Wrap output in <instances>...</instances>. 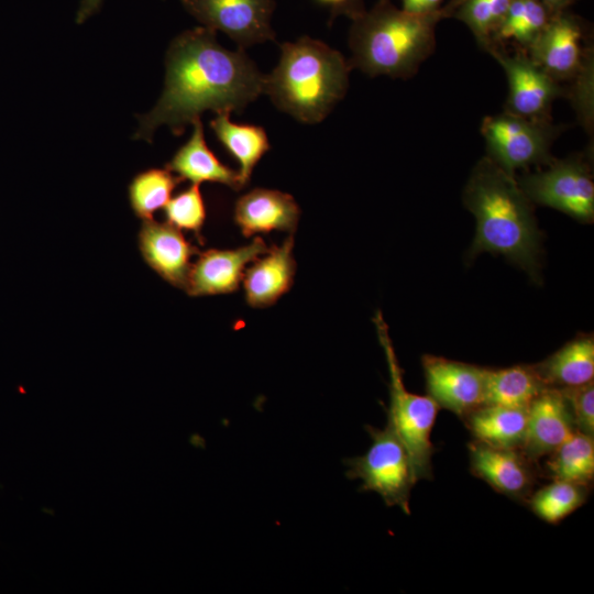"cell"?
<instances>
[{"mask_svg":"<svg viewBox=\"0 0 594 594\" xmlns=\"http://www.w3.org/2000/svg\"><path fill=\"white\" fill-rule=\"evenodd\" d=\"M517 182L532 204L553 208L581 222H593L594 182L588 157H553Z\"/></svg>","mask_w":594,"mask_h":594,"instance_id":"8","label":"cell"},{"mask_svg":"<svg viewBox=\"0 0 594 594\" xmlns=\"http://www.w3.org/2000/svg\"><path fill=\"white\" fill-rule=\"evenodd\" d=\"M351 68L340 52L302 36L280 45L277 66L264 75L263 94L296 120L318 123L344 97Z\"/></svg>","mask_w":594,"mask_h":594,"instance_id":"4","label":"cell"},{"mask_svg":"<svg viewBox=\"0 0 594 594\" xmlns=\"http://www.w3.org/2000/svg\"><path fill=\"white\" fill-rule=\"evenodd\" d=\"M527 53L558 82L574 80L593 61L581 19L568 10L552 15Z\"/></svg>","mask_w":594,"mask_h":594,"instance_id":"11","label":"cell"},{"mask_svg":"<svg viewBox=\"0 0 594 594\" xmlns=\"http://www.w3.org/2000/svg\"><path fill=\"white\" fill-rule=\"evenodd\" d=\"M561 132L552 120L528 119L504 112L485 117L481 133L486 144V156L506 173L541 167L553 157L550 148Z\"/></svg>","mask_w":594,"mask_h":594,"instance_id":"7","label":"cell"},{"mask_svg":"<svg viewBox=\"0 0 594 594\" xmlns=\"http://www.w3.org/2000/svg\"><path fill=\"white\" fill-rule=\"evenodd\" d=\"M267 250L264 240L254 237L251 243L237 249L198 253L184 290L191 297L233 293L242 283L246 267Z\"/></svg>","mask_w":594,"mask_h":594,"instance_id":"14","label":"cell"},{"mask_svg":"<svg viewBox=\"0 0 594 594\" xmlns=\"http://www.w3.org/2000/svg\"><path fill=\"white\" fill-rule=\"evenodd\" d=\"M202 26L227 34L239 48L275 40V0H179Z\"/></svg>","mask_w":594,"mask_h":594,"instance_id":"10","label":"cell"},{"mask_svg":"<svg viewBox=\"0 0 594 594\" xmlns=\"http://www.w3.org/2000/svg\"><path fill=\"white\" fill-rule=\"evenodd\" d=\"M463 202L476 221L469 254H501L539 282L541 233L532 202L516 176L506 173L485 155L468 179Z\"/></svg>","mask_w":594,"mask_h":594,"instance_id":"2","label":"cell"},{"mask_svg":"<svg viewBox=\"0 0 594 594\" xmlns=\"http://www.w3.org/2000/svg\"><path fill=\"white\" fill-rule=\"evenodd\" d=\"M300 208L294 197L280 190L254 188L234 206V221L244 237L271 231L294 233Z\"/></svg>","mask_w":594,"mask_h":594,"instance_id":"18","label":"cell"},{"mask_svg":"<svg viewBox=\"0 0 594 594\" xmlns=\"http://www.w3.org/2000/svg\"><path fill=\"white\" fill-rule=\"evenodd\" d=\"M475 440L492 447L521 449L528 408L482 405L462 418Z\"/></svg>","mask_w":594,"mask_h":594,"instance_id":"21","label":"cell"},{"mask_svg":"<svg viewBox=\"0 0 594 594\" xmlns=\"http://www.w3.org/2000/svg\"><path fill=\"white\" fill-rule=\"evenodd\" d=\"M544 388L534 365L486 369L484 405L527 409Z\"/></svg>","mask_w":594,"mask_h":594,"instance_id":"23","label":"cell"},{"mask_svg":"<svg viewBox=\"0 0 594 594\" xmlns=\"http://www.w3.org/2000/svg\"><path fill=\"white\" fill-rule=\"evenodd\" d=\"M546 8L552 13L557 14L569 9V7L575 0H540Z\"/></svg>","mask_w":594,"mask_h":594,"instance_id":"34","label":"cell"},{"mask_svg":"<svg viewBox=\"0 0 594 594\" xmlns=\"http://www.w3.org/2000/svg\"><path fill=\"white\" fill-rule=\"evenodd\" d=\"M488 52L504 69L508 82L505 111L528 119L552 120L551 107L565 95L560 82L536 65L528 53H509L504 46H490Z\"/></svg>","mask_w":594,"mask_h":594,"instance_id":"9","label":"cell"},{"mask_svg":"<svg viewBox=\"0 0 594 594\" xmlns=\"http://www.w3.org/2000/svg\"><path fill=\"white\" fill-rule=\"evenodd\" d=\"M588 494L590 485L552 480L550 484L532 492L527 503L539 518L558 524L581 507Z\"/></svg>","mask_w":594,"mask_h":594,"instance_id":"27","label":"cell"},{"mask_svg":"<svg viewBox=\"0 0 594 594\" xmlns=\"http://www.w3.org/2000/svg\"><path fill=\"white\" fill-rule=\"evenodd\" d=\"M138 248L144 262L161 278L185 289L191 257L199 252L180 230L168 222L144 220L138 233Z\"/></svg>","mask_w":594,"mask_h":594,"instance_id":"15","label":"cell"},{"mask_svg":"<svg viewBox=\"0 0 594 594\" xmlns=\"http://www.w3.org/2000/svg\"><path fill=\"white\" fill-rule=\"evenodd\" d=\"M371 446L360 457L343 460L348 479L362 481L360 491L381 495L387 506H398L409 514V497L417 482L409 453L387 421L384 429L365 427Z\"/></svg>","mask_w":594,"mask_h":594,"instance_id":"6","label":"cell"},{"mask_svg":"<svg viewBox=\"0 0 594 594\" xmlns=\"http://www.w3.org/2000/svg\"><path fill=\"white\" fill-rule=\"evenodd\" d=\"M546 470L552 480L590 485L594 477V437L575 431L547 455Z\"/></svg>","mask_w":594,"mask_h":594,"instance_id":"25","label":"cell"},{"mask_svg":"<svg viewBox=\"0 0 594 594\" xmlns=\"http://www.w3.org/2000/svg\"><path fill=\"white\" fill-rule=\"evenodd\" d=\"M373 321L389 371L391 399L387 421L392 424L405 444L417 481L431 479V458L435 449L430 435L440 407L430 396L417 395L406 389L388 327L380 310L375 314Z\"/></svg>","mask_w":594,"mask_h":594,"instance_id":"5","label":"cell"},{"mask_svg":"<svg viewBox=\"0 0 594 594\" xmlns=\"http://www.w3.org/2000/svg\"><path fill=\"white\" fill-rule=\"evenodd\" d=\"M552 15L540 0H513L490 46L514 44L517 50L527 52Z\"/></svg>","mask_w":594,"mask_h":594,"instance_id":"24","label":"cell"},{"mask_svg":"<svg viewBox=\"0 0 594 594\" xmlns=\"http://www.w3.org/2000/svg\"><path fill=\"white\" fill-rule=\"evenodd\" d=\"M453 0L440 10L415 14L378 0L355 18L350 29L351 67L369 76H414L436 46V26L451 18Z\"/></svg>","mask_w":594,"mask_h":594,"instance_id":"3","label":"cell"},{"mask_svg":"<svg viewBox=\"0 0 594 594\" xmlns=\"http://www.w3.org/2000/svg\"><path fill=\"white\" fill-rule=\"evenodd\" d=\"M322 6L329 8L331 18L344 14L354 20L361 15L365 9L363 0H317Z\"/></svg>","mask_w":594,"mask_h":594,"instance_id":"31","label":"cell"},{"mask_svg":"<svg viewBox=\"0 0 594 594\" xmlns=\"http://www.w3.org/2000/svg\"><path fill=\"white\" fill-rule=\"evenodd\" d=\"M193 127L190 138L176 151L166 168L195 185L218 183L237 191L242 189L238 172L220 162L208 147L201 120L194 121Z\"/></svg>","mask_w":594,"mask_h":594,"instance_id":"19","label":"cell"},{"mask_svg":"<svg viewBox=\"0 0 594 594\" xmlns=\"http://www.w3.org/2000/svg\"><path fill=\"white\" fill-rule=\"evenodd\" d=\"M513 0H453L451 18L464 23L485 51Z\"/></svg>","mask_w":594,"mask_h":594,"instance_id":"28","label":"cell"},{"mask_svg":"<svg viewBox=\"0 0 594 594\" xmlns=\"http://www.w3.org/2000/svg\"><path fill=\"white\" fill-rule=\"evenodd\" d=\"M217 140L237 160L240 186L244 188L263 155L271 148L265 130L246 123H234L229 112H220L210 121Z\"/></svg>","mask_w":594,"mask_h":594,"instance_id":"22","label":"cell"},{"mask_svg":"<svg viewBox=\"0 0 594 594\" xmlns=\"http://www.w3.org/2000/svg\"><path fill=\"white\" fill-rule=\"evenodd\" d=\"M534 367L547 387L569 388L593 381V336L576 337Z\"/></svg>","mask_w":594,"mask_h":594,"instance_id":"20","label":"cell"},{"mask_svg":"<svg viewBox=\"0 0 594 594\" xmlns=\"http://www.w3.org/2000/svg\"><path fill=\"white\" fill-rule=\"evenodd\" d=\"M566 397L578 431L594 437V384L593 381L569 388H560Z\"/></svg>","mask_w":594,"mask_h":594,"instance_id":"30","label":"cell"},{"mask_svg":"<svg viewBox=\"0 0 594 594\" xmlns=\"http://www.w3.org/2000/svg\"><path fill=\"white\" fill-rule=\"evenodd\" d=\"M103 0H81L79 9L76 15V22L78 24L84 23L90 15L96 13Z\"/></svg>","mask_w":594,"mask_h":594,"instance_id":"33","label":"cell"},{"mask_svg":"<svg viewBox=\"0 0 594 594\" xmlns=\"http://www.w3.org/2000/svg\"><path fill=\"white\" fill-rule=\"evenodd\" d=\"M165 67L163 92L150 112L138 116L134 139L151 143L162 124L182 135L205 111L240 113L263 94L264 75L244 50L224 48L205 26L170 42Z\"/></svg>","mask_w":594,"mask_h":594,"instance_id":"1","label":"cell"},{"mask_svg":"<svg viewBox=\"0 0 594 594\" xmlns=\"http://www.w3.org/2000/svg\"><path fill=\"white\" fill-rule=\"evenodd\" d=\"M576 430L569 402L559 388H544L528 407L521 452L532 462L549 455Z\"/></svg>","mask_w":594,"mask_h":594,"instance_id":"16","label":"cell"},{"mask_svg":"<svg viewBox=\"0 0 594 594\" xmlns=\"http://www.w3.org/2000/svg\"><path fill=\"white\" fill-rule=\"evenodd\" d=\"M428 396L461 419L485 404L486 367L426 354L421 360Z\"/></svg>","mask_w":594,"mask_h":594,"instance_id":"12","label":"cell"},{"mask_svg":"<svg viewBox=\"0 0 594 594\" xmlns=\"http://www.w3.org/2000/svg\"><path fill=\"white\" fill-rule=\"evenodd\" d=\"M294 233L279 245H273L245 270L242 284L245 300L253 308L273 306L289 292L296 274Z\"/></svg>","mask_w":594,"mask_h":594,"instance_id":"17","label":"cell"},{"mask_svg":"<svg viewBox=\"0 0 594 594\" xmlns=\"http://www.w3.org/2000/svg\"><path fill=\"white\" fill-rule=\"evenodd\" d=\"M402 9L415 14H428L440 10L442 0H400Z\"/></svg>","mask_w":594,"mask_h":594,"instance_id":"32","label":"cell"},{"mask_svg":"<svg viewBox=\"0 0 594 594\" xmlns=\"http://www.w3.org/2000/svg\"><path fill=\"white\" fill-rule=\"evenodd\" d=\"M182 179L169 169L150 168L136 174L128 186L129 202L142 221L153 219L164 208Z\"/></svg>","mask_w":594,"mask_h":594,"instance_id":"26","label":"cell"},{"mask_svg":"<svg viewBox=\"0 0 594 594\" xmlns=\"http://www.w3.org/2000/svg\"><path fill=\"white\" fill-rule=\"evenodd\" d=\"M470 470L496 492L527 502L539 475L538 464L519 449H505L473 440L469 443Z\"/></svg>","mask_w":594,"mask_h":594,"instance_id":"13","label":"cell"},{"mask_svg":"<svg viewBox=\"0 0 594 594\" xmlns=\"http://www.w3.org/2000/svg\"><path fill=\"white\" fill-rule=\"evenodd\" d=\"M166 222L178 230L191 231L201 239V229L206 221V206L199 185L193 184L187 189L170 197L164 207Z\"/></svg>","mask_w":594,"mask_h":594,"instance_id":"29","label":"cell"}]
</instances>
